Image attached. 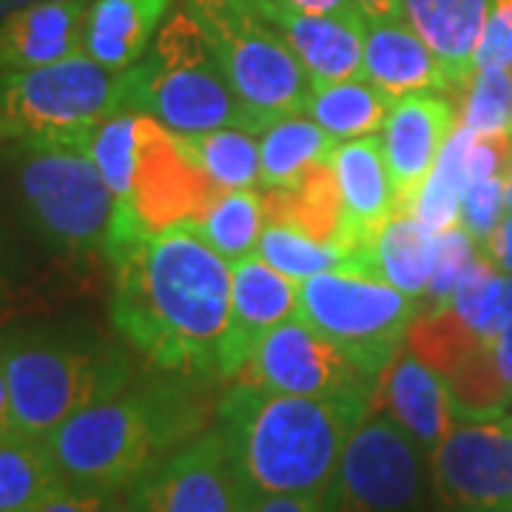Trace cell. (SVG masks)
Instances as JSON below:
<instances>
[{
    "label": "cell",
    "mask_w": 512,
    "mask_h": 512,
    "mask_svg": "<svg viewBox=\"0 0 512 512\" xmlns=\"http://www.w3.org/2000/svg\"><path fill=\"white\" fill-rule=\"evenodd\" d=\"M111 325L148 370L220 379L231 265L191 222L106 245ZM225 384V382H222Z\"/></svg>",
    "instance_id": "6da1fadb"
},
{
    "label": "cell",
    "mask_w": 512,
    "mask_h": 512,
    "mask_svg": "<svg viewBox=\"0 0 512 512\" xmlns=\"http://www.w3.org/2000/svg\"><path fill=\"white\" fill-rule=\"evenodd\" d=\"M222 387L217 379L146 370L123 393L77 410L43 441L66 484L123 493L214 427Z\"/></svg>",
    "instance_id": "7a4b0ae2"
},
{
    "label": "cell",
    "mask_w": 512,
    "mask_h": 512,
    "mask_svg": "<svg viewBox=\"0 0 512 512\" xmlns=\"http://www.w3.org/2000/svg\"><path fill=\"white\" fill-rule=\"evenodd\" d=\"M370 407L362 399L291 396L234 379L222 387L214 427L248 493L325 501L350 436Z\"/></svg>",
    "instance_id": "3957f363"
},
{
    "label": "cell",
    "mask_w": 512,
    "mask_h": 512,
    "mask_svg": "<svg viewBox=\"0 0 512 512\" xmlns=\"http://www.w3.org/2000/svg\"><path fill=\"white\" fill-rule=\"evenodd\" d=\"M12 433L46 439L57 424L134 382L126 348L83 322L26 325L0 336Z\"/></svg>",
    "instance_id": "277c9868"
},
{
    "label": "cell",
    "mask_w": 512,
    "mask_h": 512,
    "mask_svg": "<svg viewBox=\"0 0 512 512\" xmlns=\"http://www.w3.org/2000/svg\"><path fill=\"white\" fill-rule=\"evenodd\" d=\"M0 146V163L32 237L72 265L106 254L117 200L86 148L66 140H9Z\"/></svg>",
    "instance_id": "5b68a950"
},
{
    "label": "cell",
    "mask_w": 512,
    "mask_h": 512,
    "mask_svg": "<svg viewBox=\"0 0 512 512\" xmlns=\"http://www.w3.org/2000/svg\"><path fill=\"white\" fill-rule=\"evenodd\" d=\"M128 111L148 114L177 134L228 126L256 134L211 40L188 9L165 20L146 57L128 69Z\"/></svg>",
    "instance_id": "8992f818"
},
{
    "label": "cell",
    "mask_w": 512,
    "mask_h": 512,
    "mask_svg": "<svg viewBox=\"0 0 512 512\" xmlns=\"http://www.w3.org/2000/svg\"><path fill=\"white\" fill-rule=\"evenodd\" d=\"M197 18L242 109L251 114L256 134L291 117L305 114L311 97V77L291 43L254 0H185Z\"/></svg>",
    "instance_id": "52a82bcc"
},
{
    "label": "cell",
    "mask_w": 512,
    "mask_h": 512,
    "mask_svg": "<svg viewBox=\"0 0 512 512\" xmlns=\"http://www.w3.org/2000/svg\"><path fill=\"white\" fill-rule=\"evenodd\" d=\"M117 111H128V69L111 72L86 52L29 72L0 74V143H83Z\"/></svg>",
    "instance_id": "ba28073f"
},
{
    "label": "cell",
    "mask_w": 512,
    "mask_h": 512,
    "mask_svg": "<svg viewBox=\"0 0 512 512\" xmlns=\"http://www.w3.org/2000/svg\"><path fill=\"white\" fill-rule=\"evenodd\" d=\"M299 316L322 330L356 365L382 382L402 353L419 302L393 288L370 265L345 262L299 282Z\"/></svg>",
    "instance_id": "9c48e42d"
},
{
    "label": "cell",
    "mask_w": 512,
    "mask_h": 512,
    "mask_svg": "<svg viewBox=\"0 0 512 512\" xmlns=\"http://www.w3.org/2000/svg\"><path fill=\"white\" fill-rule=\"evenodd\" d=\"M419 444L379 407L353 430L325 512H430L427 464Z\"/></svg>",
    "instance_id": "30bf717a"
},
{
    "label": "cell",
    "mask_w": 512,
    "mask_h": 512,
    "mask_svg": "<svg viewBox=\"0 0 512 512\" xmlns=\"http://www.w3.org/2000/svg\"><path fill=\"white\" fill-rule=\"evenodd\" d=\"M222 194L225 191L208 180L171 128L140 114L134 180L126 200L114 205L109 242L140 231H165L180 222H197Z\"/></svg>",
    "instance_id": "8fae6325"
},
{
    "label": "cell",
    "mask_w": 512,
    "mask_h": 512,
    "mask_svg": "<svg viewBox=\"0 0 512 512\" xmlns=\"http://www.w3.org/2000/svg\"><path fill=\"white\" fill-rule=\"evenodd\" d=\"M237 379L274 393L376 402L379 382L299 313L274 328Z\"/></svg>",
    "instance_id": "7c38bea8"
},
{
    "label": "cell",
    "mask_w": 512,
    "mask_h": 512,
    "mask_svg": "<svg viewBox=\"0 0 512 512\" xmlns=\"http://www.w3.org/2000/svg\"><path fill=\"white\" fill-rule=\"evenodd\" d=\"M123 498L126 512H245L251 493L211 427L128 484Z\"/></svg>",
    "instance_id": "4fadbf2b"
},
{
    "label": "cell",
    "mask_w": 512,
    "mask_h": 512,
    "mask_svg": "<svg viewBox=\"0 0 512 512\" xmlns=\"http://www.w3.org/2000/svg\"><path fill=\"white\" fill-rule=\"evenodd\" d=\"M444 512H512V416L458 421L430 456Z\"/></svg>",
    "instance_id": "5bb4252c"
},
{
    "label": "cell",
    "mask_w": 512,
    "mask_h": 512,
    "mask_svg": "<svg viewBox=\"0 0 512 512\" xmlns=\"http://www.w3.org/2000/svg\"><path fill=\"white\" fill-rule=\"evenodd\" d=\"M461 126L453 97L439 92L407 94L396 100L382 128V151L396 211H413L450 137Z\"/></svg>",
    "instance_id": "9a60e30c"
},
{
    "label": "cell",
    "mask_w": 512,
    "mask_h": 512,
    "mask_svg": "<svg viewBox=\"0 0 512 512\" xmlns=\"http://www.w3.org/2000/svg\"><path fill=\"white\" fill-rule=\"evenodd\" d=\"M299 311V282L259 254L231 265V311L220 348V379L234 382L262 339Z\"/></svg>",
    "instance_id": "2e32d148"
},
{
    "label": "cell",
    "mask_w": 512,
    "mask_h": 512,
    "mask_svg": "<svg viewBox=\"0 0 512 512\" xmlns=\"http://www.w3.org/2000/svg\"><path fill=\"white\" fill-rule=\"evenodd\" d=\"M333 168L342 194V254H367L396 214V191L384 163L382 137L367 134L339 143Z\"/></svg>",
    "instance_id": "e0dca14e"
},
{
    "label": "cell",
    "mask_w": 512,
    "mask_h": 512,
    "mask_svg": "<svg viewBox=\"0 0 512 512\" xmlns=\"http://www.w3.org/2000/svg\"><path fill=\"white\" fill-rule=\"evenodd\" d=\"M291 43L311 77L313 89L362 77L367 18L362 9L342 15H302L274 6H256Z\"/></svg>",
    "instance_id": "ac0fdd59"
},
{
    "label": "cell",
    "mask_w": 512,
    "mask_h": 512,
    "mask_svg": "<svg viewBox=\"0 0 512 512\" xmlns=\"http://www.w3.org/2000/svg\"><path fill=\"white\" fill-rule=\"evenodd\" d=\"M92 0H43L0 18V74L29 72L83 55Z\"/></svg>",
    "instance_id": "d6986e66"
},
{
    "label": "cell",
    "mask_w": 512,
    "mask_h": 512,
    "mask_svg": "<svg viewBox=\"0 0 512 512\" xmlns=\"http://www.w3.org/2000/svg\"><path fill=\"white\" fill-rule=\"evenodd\" d=\"M373 407L384 410L396 421L404 433L419 444L427 461L458 424L447 379L419 362L407 348H402V353L393 359V365L387 367L376 390Z\"/></svg>",
    "instance_id": "ffe728a7"
},
{
    "label": "cell",
    "mask_w": 512,
    "mask_h": 512,
    "mask_svg": "<svg viewBox=\"0 0 512 512\" xmlns=\"http://www.w3.org/2000/svg\"><path fill=\"white\" fill-rule=\"evenodd\" d=\"M362 77L376 83L393 100L421 92H439L453 97L441 60L424 43V37L413 29L407 15L367 20Z\"/></svg>",
    "instance_id": "44dd1931"
},
{
    "label": "cell",
    "mask_w": 512,
    "mask_h": 512,
    "mask_svg": "<svg viewBox=\"0 0 512 512\" xmlns=\"http://www.w3.org/2000/svg\"><path fill=\"white\" fill-rule=\"evenodd\" d=\"M493 0H404V15L436 52L461 103L476 77V49Z\"/></svg>",
    "instance_id": "7402d4cb"
},
{
    "label": "cell",
    "mask_w": 512,
    "mask_h": 512,
    "mask_svg": "<svg viewBox=\"0 0 512 512\" xmlns=\"http://www.w3.org/2000/svg\"><path fill=\"white\" fill-rule=\"evenodd\" d=\"M174 0H92L83 52L111 72H126L151 49Z\"/></svg>",
    "instance_id": "603a6c76"
},
{
    "label": "cell",
    "mask_w": 512,
    "mask_h": 512,
    "mask_svg": "<svg viewBox=\"0 0 512 512\" xmlns=\"http://www.w3.org/2000/svg\"><path fill=\"white\" fill-rule=\"evenodd\" d=\"M262 205L265 225L296 228L342 254V194L333 160L311 165L288 188H265Z\"/></svg>",
    "instance_id": "cb8c5ba5"
},
{
    "label": "cell",
    "mask_w": 512,
    "mask_h": 512,
    "mask_svg": "<svg viewBox=\"0 0 512 512\" xmlns=\"http://www.w3.org/2000/svg\"><path fill=\"white\" fill-rule=\"evenodd\" d=\"M353 262L370 265L404 296L421 302L433 268V234L413 211H396L382 228L376 245Z\"/></svg>",
    "instance_id": "d4e9b609"
},
{
    "label": "cell",
    "mask_w": 512,
    "mask_h": 512,
    "mask_svg": "<svg viewBox=\"0 0 512 512\" xmlns=\"http://www.w3.org/2000/svg\"><path fill=\"white\" fill-rule=\"evenodd\" d=\"M339 140L308 114L282 117L259 134V188H288L311 165L333 160Z\"/></svg>",
    "instance_id": "484cf974"
},
{
    "label": "cell",
    "mask_w": 512,
    "mask_h": 512,
    "mask_svg": "<svg viewBox=\"0 0 512 512\" xmlns=\"http://www.w3.org/2000/svg\"><path fill=\"white\" fill-rule=\"evenodd\" d=\"M396 100L384 94L367 77H353L345 83L311 89L305 114L316 120L339 143L353 137H367L382 131Z\"/></svg>",
    "instance_id": "4316f807"
},
{
    "label": "cell",
    "mask_w": 512,
    "mask_h": 512,
    "mask_svg": "<svg viewBox=\"0 0 512 512\" xmlns=\"http://www.w3.org/2000/svg\"><path fill=\"white\" fill-rule=\"evenodd\" d=\"M63 484L46 441L0 436V512H37Z\"/></svg>",
    "instance_id": "83f0119b"
},
{
    "label": "cell",
    "mask_w": 512,
    "mask_h": 512,
    "mask_svg": "<svg viewBox=\"0 0 512 512\" xmlns=\"http://www.w3.org/2000/svg\"><path fill=\"white\" fill-rule=\"evenodd\" d=\"M177 137L191 154V160L222 191H245L259 185L262 157L254 131L228 126L197 131V134H177Z\"/></svg>",
    "instance_id": "f1b7e54d"
},
{
    "label": "cell",
    "mask_w": 512,
    "mask_h": 512,
    "mask_svg": "<svg viewBox=\"0 0 512 512\" xmlns=\"http://www.w3.org/2000/svg\"><path fill=\"white\" fill-rule=\"evenodd\" d=\"M447 390L456 421H490L507 416L512 387L495 362L490 339L478 342L476 348L461 356V362L447 376Z\"/></svg>",
    "instance_id": "f546056e"
},
{
    "label": "cell",
    "mask_w": 512,
    "mask_h": 512,
    "mask_svg": "<svg viewBox=\"0 0 512 512\" xmlns=\"http://www.w3.org/2000/svg\"><path fill=\"white\" fill-rule=\"evenodd\" d=\"M191 225L228 265H234L239 259L256 254L259 237L265 231L262 194L256 188L225 191L220 200L205 211V217Z\"/></svg>",
    "instance_id": "4dcf8cb0"
},
{
    "label": "cell",
    "mask_w": 512,
    "mask_h": 512,
    "mask_svg": "<svg viewBox=\"0 0 512 512\" xmlns=\"http://www.w3.org/2000/svg\"><path fill=\"white\" fill-rule=\"evenodd\" d=\"M473 128L458 126L450 143L444 146L436 171L421 191L419 202L413 214L419 217L430 234H439L450 225H458V208L467 188V160H470V146H473Z\"/></svg>",
    "instance_id": "1f68e13d"
},
{
    "label": "cell",
    "mask_w": 512,
    "mask_h": 512,
    "mask_svg": "<svg viewBox=\"0 0 512 512\" xmlns=\"http://www.w3.org/2000/svg\"><path fill=\"white\" fill-rule=\"evenodd\" d=\"M140 143V111H117L83 137L80 146L92 157L97 171L111 188L114 200H126L137 165Z\"/></svg>",
    "instance_id": "d6a6232c"
},
{
    "label": "cell",
    "mask_w": 512,
    "mask_h": 512,
    "mask_svg": "<svg viewBox=\"0 0 512 512\" xmlns=\"http://www.w3.org/2000/svg\"><path fill=\"white\" fill-rule=\"evenodd\" d=\"M481 342L476 330L470 328L453 305H444L439 311L419 313L407 330V350L430 367L441 373L444 379L450 370L461 362L467 350H473Z\"/></svg>",
    "instance_id": "836d02e7"
},
{
    "label": "cell",
    "mask_w": 512,
    "mask_h": 512,
    "mask_svg": "<svg viewBox=\"0 0 512 512\" xmlns=\"http://www.w3.org/2000/svg\"><path fill=\"white\" fill-rule=\"evenodd\" d=\"M256 254L262 256L276 271L291 276L293 282H305L311 276L345 265L348 259L325 242H316L308 234L288 225H265Z\"/></svg>",
    "instance_id": "e575fe53"
},
{
    "label": "cell",
    "mask_w": 512,
    "mask_h": 512,
    "mask_svg": "<svg viewBox=\"0 0 512 512\" xmlns=\"http://www.w3.org/2000/svg\"><path fill=\"white\" fill-rule=\"evenodd\" d=\"M458 117L476 134L512 131V69H478L458 103Z\"/></svg>",
    "instance_id": "d590c367"
},
{
    "label": "cell",
    "mask_w": 512,
    "mask_h": 512,
    "mask_svg": "<svg viewBox=\"0 0 512 512\" xmlns=\"http://www.w3.org/2000/svg\"><path fill=\"white\" fill-rule=\"evenodd\" d=\"M476 254V242L461 225H450L439 234H433V268H430L427 291L419 302V313L439 311L444 305H450L458 279Z\"/></svg>",
    "instance_id": "8d00e7d4"
},
{
    "label": "cell",
    "mask_w": 512,
    "mask_h": 512,
    "mask_svg": "<svg viewBox=\"0 0 512 512\" xmlns=\"http://www.w3.org/2000/svg\"><path fill=\"white\" fill-rule=\"evenodd\" d=\"M504 214H507V177H487L467 183L458 208V225L470 234L476 248L493 237Z\"/></svg>",
    "instance_id": "74e56055"
},
{
    "label": "cell",
    "mask_w": 512,
    "mask_h": 512,
    "mask_svg": "<svg viewBox=\"0 0 512 512\" xmlns=\"http://www.w3.org/2000/svg\"><path fill=\"white\" fill-rule=\"evenodd\" d=\"M478 69H512V0H493L476 49Z\"/></svg>",
    "instance_id": "f35d334b"
},
{
    "label": "cell",
    "mask_w": 512,
    "mask_h": 512,
    "mask_svg": "<svg viewBox=\"0 0 512 512\" xmlns=\"http://www.w3.org/2000/svg\"><path fill=\"white\" fill-rule=\"evenodd\" d=\"M37 512H126V498L114 490L63 484Z\"/></svg>",
    "instance_id": "ab89813d"
},
{
    "label": "cell",
    "mask_w": 512,
    "mask_h": 512,
    "mask_svg": "<svg viewBox=\"0 0 512 512\" xmlns=\"http://www.w3.org/2000/svg\"><path fill=\"white\" fill-rule=\"evenodd\" d=\"M478 254L484 256L495 271L512 274V211L504 214V220L498 222L493 237L478 248Z\"/></svg>",
    "instance_id": "60d3db41"
},
{
    "label": "cell",
    "mask_w": 512,
    "mask_h": 512,
    "mask_svg": "<svg viewBox=\"0 0 512 512\" xmlns=\"http://www.w3.org/2000/svg\"><path fill=\"white\" fill-rule=\"evenodd\" d=\"M245 512H325L319 498L308 495H262L251 493Z\"/></svg>",
    "instance_id": "b9f144b4"
},
{
    "label": "cell",
    "mask_w": 512,
    "mask_h": 512,
    "mask_svg": "<svg viewBox=\"0 0 512 512\" xmlns=\"http://www.w3.org/2000/svg\"><path fill=\"white\" fill-rule=\"evenodd\" d=\"M256 6H274V9H288V12H302V15H342L359 9L356 0H254Z\"/></svg>",
    "instance_id": "7bdbcfd3"
},
{
    "label": "cell",
    "mask_w": 512,
    "mask_h": 512,
    "mask_svg": "<svg viewBox=\"0 0 512 512\" xmlns=\"http://www.w3.org/2000/svg\"><path fill=\"white\" fill-rule=\"evenodd\" d=\"M490 345H493L495 362H498L501 373H504V379H507L512 387V322L504 330H498V333H495L493 339H490Z\"/></svg>",
    "instance_id": "ee69618b"
},
{
    "label": "cell",
    "mask_w": 512,
    "mask_h": 512,
    "mask_svg": "<svg viewBox=\"0 0 512 512\" xmlns=\"http://www.w3.org/2000/svg\"><path fill=\"white\" fill-rule=\"evenodd\" d=\"M367 20L404 18V0H356Z\"/></svg>",
    "instance_id": "f6af8a7d"
},
{
    "label": "cell",
    "mask_w": 512,
    "mask_h": 512,
    "mask_svg": "<svg viewBox=\"0 0 512 512\" xmlns=\"http://www.w3.org/2000/svg\"><path fill=\"white\" fill-rule=\"evenodd\" d=\"M12 433V407H9V382H6V365L0 353V436Z\"/></svg>",
    "instance_id": "bcb514c9"
},
{
    "label": "cell",
    "mask_w": 512,
    "mask_h": 512,
    "mask_svg": "<svg viewBox=\"0 0 512 512\" xmlns=\"http://www.w3.org/2000/svg\"><path fill=\"white\" fill-rule=\"evenodd\" d=\"M29 3H43V0H0V18L12 9H20V6H29Z\"/></svg>",
    "instance_id": "7dc6e473"
},
{
    "label": "cell",
    "mask_w": 512,
    "mask_h": 512,
    "mask_svg": "<svg viewBox=\"0 0 512 512\" xmlns=\"http://www.w3.org/2000/svg\"><path fill=\"white\" fill-rule=\"evenodd\" d=\"M507 211H512V163H510V177H507Z\"/></svg>",
    "instance_id": "c3c4849f"
},
{
    "label": "cell",
    "mask_w": 512,
    "mask_h": 512,
    "mask_svg": "<svg viewBox=\"0 0 512 512\" xmlns=\"http://www.w3.org/2000/svg\"><path fill=\"white\" fill-rule=\"evenodd\" d=\"M3 436H6V433H3Z\"/></svg>",
    "instance_id": "681fc988"
}]
</instances>
